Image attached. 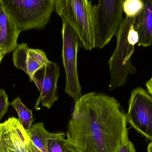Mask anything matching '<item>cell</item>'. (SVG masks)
Wrapping results in <instances>:
<instances>
[{"mask_svg":"<svg viewBox=\"0 0 152 152\" xmlns=\"http://www.w3.org/2000/svg\"><path fill=\"white\" fill-rule=\"evenodd\" d=\"M126 115L118 101L103 93L82 95L75 104L66 139L86 152H119L130 140Z\"/></svg>","mask_w":152,"mask_h":152,"instance_id":"obj_1","label":"cell"},{"mask_svg":"<svg viewBox=\"0 0 152 152\" xmlns=\"http://www.w3.org/2000/svg\"><path fill=\"white\" fill-rule=\"evenodd\" d=\"M58 15L69 23L77 35L80 48H95V6L88 0H54Z\"/></svg>","mask_w":152,"mask_h":152,"instance_id":"obj_2","label":"cell"},{"mask_svg":"<svg viewBox=\"0 0 152 152\" xmlns=\"http://www.w3.org/2000/svg\"><path fill=\"white\" fill-rule=\"evenodd\" d=\"M20 32L44 28L54 9V0H1Z\"/></svg>","mask_w":152,"mask_h":152,"instance_id":"obj_3","label":"cell"},{"mask_svg":"<svg viewBox=\"0 0 152 152\" xmlns=\"http://www.w3.org/2000/svg\"><path fill=\"white\" fill-rule=\"evenodd\" d=\"M136 18L126 16L115 34L117 46L108 61L111 75L109 90L124 86L126 83L129 75L134 74L136 71L131 59L134 51V46L131 45L128 40L129 31L131 25L135 22Z\"/></svg>","mask_w":152,"mask_h":152,"instance_id":"obj_4","label":"cell"},{"mask_svg":"<svg viewBox=\"0 0 152 152\" xmlns=\"http://www.w3.org/2000/svg\"><path fill=\"white\" fill-rule=\"evenodd\" d=\"M125 0H99L95 6V48L102 49L110 43L123 20Z\"/></svg>","mask_w":152,"mask_h":152,"instance_id":"obj_5","label":"cell"},{"mask_svg":"<svg viewBox=\"0 0 152 152\" xmlns=\"http://www.w3.org/2000/svg\"><path fill=\"white\" fill-rule=\"evenodd\" d=\"M62 58L66 74L65 91L76 102L82 96L77 68V54L80 43L75 30L64 20H62Z\"/></svg>","mask_w":152,"mask_h":152,"instance_id":"obj_6","label":"cell"},{"mask_svg":"<svg viewBox=\"0 0 152 152\" xmlns=\"http://www.w3.org/2000/svg\"><path fill=\"white\" fill-rule=\"evenodd\" d=\"M127 120L137 132L152 142V96L141 87L131 93Z\"/></svg>","mask_w":152,"mask_h":152,"instance_id":"obj_7","label":"cell"},{"mask_svg":"<svg viewBox=\"0 0 152 152\" xmlns=\"http://www.w3.org/2000/svg\"><path fill=\"white\" fill-rule=\"evenodd\" d=\"M36 150L18 118L11 117L0 123V152H36Z\"/></svg>","mask_w":152,"mask_h":152,"instance_id":"obj_8","label":"cell"},{"mask_svg":"<svg viewBox=\"0 0 152 152\" xmlns=\"http://www.w3.org/2000/svg\"><path fill=\"white\" fill-rule=\"evenodd\" d=\"M40 71L41 77L34 75L32 80L40 92L35 106L37 110H40L39 105L41 103L42 106L50 109L59 98L57 91V84L60 75L59 66L55 62L50 61Z\"/></svg>","mask_w":152,"mask_h":152,"instance_id":"obj_9","label":"cell"},{"mask_svg":"<svg viewBox=\"0 0 152 152\" xmlns=\"http://www.w3.org/2000/svg\"><path fill=\"white\" fill-rule=\"evenodd\" d=\"M27 44L22 43L18 45L13 51L12 61L14 66L18 69H21L28 76L30 81L37 71H39L45 65L36 59L29 51Z\"/></svg>","mask_w":152,"mask_h":152,"instance_id":"obj_10","label":"cell"},{"mask_svg":"<svg viewBox=\"0 0 152 152\" xmlns=\"http://www.w3.org/2000/svg\"><path fill=\"white\" fill-rule=\"evenodd\" d=\"M0 26L1 48L7 54L13 51L18 47V37L21 32L3 7L0 15Z\"/></svg>","mask_w":152,"mask_h":152,"instance_id":"obj_11","label":"cell"},{"mask_svg":"<svg viewBox=\"0 0 152 152\" xmlns=\"http://www.w3.org/2000/svg\"><path fill=\"white\" fill-rule=\"evenodd\" d=\"M144 8L136 18L134 28L138 32L137 45L148 47L152 44V0H143Z\"/></svg>","mask_w":152,"mask_h":152,"instance_id":"obj_12","label":"cell"},{"mask_svg":"<svg viewBox=\"0 0 152 152\" xmlns=\"http://www.w3.org/2000/svg\"><path fill=\"white\" fill-rule=\"evenodd\" d=\"M26 132L40 152H48L47 142L50 132L45 129L43 122H39L32 125Z\"/></svg>","mask_w":152,"mask_h":152,"instance_id":"obj_13","label":"cell"},{"mask_svg":"<svg viewBox=\"0 0 152 152\" xmlns=\"http://www.w3.org/2000/svg\"><path fill=\"white\" fill-rule=\"evenodd\" d=\"M16 110L18 115L20 124L26 130L30 129L35 118L33 114V110H30L22 102L19 96L16 97L10 104Z\"/></svg>","mask_w":152,"mask_h":152,"instance_id":"obj_14","label":"cell"},{"mask_svg":"<svg viewBox=\"0 0 152 152\" xmlns=\"http://www.w3.org/2000/svg\"><path fill=\"white\" fill-rule=\"evenodd\" d=\"M66 134L61 133H50L47 142L48 152H63L66 142Z\"/></svg>","mask_w":152,"mask_h":152,"instance_id":"obj_15","label":"cell"},{"mask_svg":"<svg viewBox=\"0 0 152 152\" xmlns=\"http://www.w3.org/2000/svg\"><path fill=\"white\" fill-rule=\"evenodd\" d=\"M144 8L143 0H125L122 4L123 11L126 17L136 18Z\"/></svg>","mask_w":152,"mask_h":152,"instance_id":"obj_16","label":"cell"},{"mask_svg":"<svg viewBox=\"0 0 152 152\" xmlns=\"http://www.w3.org/2000/svg\"><path fill=\"white\" fill-rule=\"evenodd\" d=\"M10 103L4 89H0V121L7 113Z\"/></svg>","mask_w":152,"mask_h":152,"instance_id":"obj_17","label":"cell"},{"mask_svg":"<svg viewBox=\"0 0 152 152\" xmlns=\"http://www.w3.org/2000/svg\"><path fill=\"white\" fill-rule=\"evenodd\" d=\"M29 51L31 55L36 59L37 60V61L43 64L44 65H45L48 62H50V61L48 60L46 53L42 50L29 48Z\"/></svg>","mask_w":152,"mask_h":152,"instance_id":"obj_18","label":"cell"},{"mask_svg":"<svg viewBox=\"0 0 152 152\" xmlns=\"http://www.w3.org/2000/svg\"><path fill=\"white\" fill-rule=\"evenodd\" d=\"M135 22L131 25L128 34V40L129 43L134 46L138 44L139 41V34L135 28Z\"/></svg>","mask_w":152,"mask_h":152,"instance_id":"obj_19","label":"cell"},{"mask_svg":"<svg viewBox=\"0 0 152 152\" xmlns=\"http://www.w3.org/2000/svg\"><path fill=\"white\" fill-rule=\"evenodd\" d=\"M63 152H86L72 144L66 139Z\"/></svg>","mask_w":152,"mask_h":152,"instance_id":"obj_20","label":"cell"},{"mask_svg":"<svg viewBox=\"0 0 152 152\" xmlns=\"http://www.w3.org/2000/svg\"><path fill=\"white\" fill-rule=\"evenodd\" d=\"M119 152H136L134 144L131 141L125 144L121 148Z\"/></svg>","mask_w":152,"mask_h":152,"instance_id":"obj_21","label":"cell"},{"mask_svg":"<svg viewBox=\"0 0 152 152\" xmlns=\"http://www.w3.org/2000/svg\"><path fill=\"white\" fill-rule=\"evenodd\" d=\"M146 88L149 94H151L152 96V77L149 80L146 82Z\"/></svg>","mask_w":152,"mask_h":152,"instance_id":"obj_22","label":"cell"},{"mask_svg":"<svg viewBox=\"0 0 152 152\" xmlns=\"http://www.w3.org/2000/svg\"><path fill=\"white\" fill-rule=\"evenodd\" d=\"M6 54V53L2 49H1V46H0V64L2 60Z\"/></svg>","mask_w":152,"mask_h":152,"instance_id":"obj_23","label":"cell"},{"mask_svg":"<svg viewBox=\"0 0 152 152\" xmlns=\"http://www.w3.org/2000/svg\"><path fill=\"white\" fill-rule=\"evenodd\" d=\"M2 4L1 1L0 0V15H1V11L2 9ZM0 46L1 45V26H0Z\"/></svg>","mask_w":152,"mask_h":152,"instance_id":"obj_24","label":"cell"},{"mask_svg":"<svg viewBox=\"0 0 152 152\" xmlns=\"http://www.w3.org/2000/svg\"><path fill=\"white\" fill-rule=\"evenodd\" d=\"M147 151H148V152H152V142L149 144Z\"/></svg>","mask_w":152,"mask_h":152,"instance_id":"obj_25","label":"cell"}]
</instances>
